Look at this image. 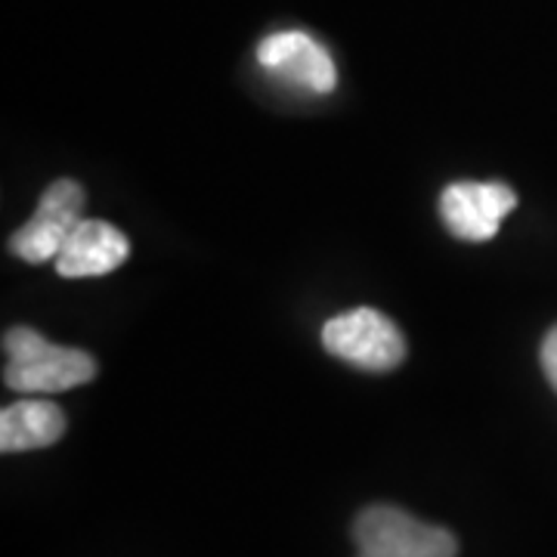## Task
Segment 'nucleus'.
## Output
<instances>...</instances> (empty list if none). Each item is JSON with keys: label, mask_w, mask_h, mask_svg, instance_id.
I'll return each instance as SVG.
<instances>
[{"label": "nucleus", "mask_w": 557, "mask_h": 557, "mask_svg": "<svg viewBox=\"0 0 557 557\" xmlns=\"http://www.w3.org/2000/svg\"><path fill=\"white\" fill-rule=\"evenodd\" d=\"M3 384L28 397L62 394L97 375V362L90 354L75 347H60L38 335L35 329H10L3 335Z\"/></svg>", "instance_id": "1"}, {"label": "nucleus", "mask_w": 557, "mask_h": 557, "mask_svg": "<svg viewBox=\"0 0 557 557\" xmlns=\"http://www.w3.org/2000/svg\"><path fill=\"white\" fill-rule=\"evenodd\" d=\"M357 557H456L458 542L449 530L421 523L394 505H372L354 523Z\"/></svg>", "instance_id": "2"}, {"label": "nucleus", "mask_w": 557, "mask_h": 557, "mask_svg": "<svg viewBox=\"0 0 557 557\" xmlns=\"http://www.w3.org/2000/svg\"><path fill=\"white\" fill-rule=\"evenodd\" d=\"M322 344L332 357L366 372H391L406 359V341L399 329L372 307L347 310L329 319L322 329Z\"/></svg>", "instance_id": "3"}, {"label": "nucleus", "mask_w": 557, "mask_h": 557, "mask_svg": "<svg viewBox=\"0 0 557 557\" xmlns=\"http://www.w3.org/2000/svg\"><path fill=\"white\" fill-rule=\"evenodd\" d=\"M84 189L75 180H57L40 196L38 211L10 239L13 255L25 263H47L60 258L69 236L84 220Z\"/></svg>", "instance_id": "4"}, {"label": "nucleus", "mask_w": 557, "mask_h": 557, "mask_svg": "<svg viewBox=\"0 0 557 557\" xmlns=\"http://www.w3.org/2000/svg\"><path fill=\"white\" fill-rule=\"evenodd\" d=\"M515 205L518 196L505 183H453L440 196V218L456 239L490 242Z\"/></svg>", "instance_id": "5"}, {"label": "nucleus", "mask_w": 557, "mask_h": 557, "mask_svg": "<svg viewBox=\"0 0 557 557\" xmlns=\"http://www.w3.org/2000/svg\"><path fill=\"white\" fill-rule=\"evenodd\" d=\"M260 69L270 75L298 84L310 94H332L338 84V69L329 50L307 32H276L260 40Z\"/></svg>", "instance_id": "6"}, {"label": "nucleus", "mask_w": 557, "mask_h": 557, "mask_svg": "<svg viewBox=\"0 0 557 557\" xmlns=\"http://www.w3.org/2000/svg\"><path fill=\"white\" fill-rule=\"evenodd\" d=\"M127 255H131V245L119 226H112L106 220L84 218L53 263H57L60 276L90 278L119 270Z\"/></svg>", "instance_id": "7"}, {"label": "nucleus", "mask_w": 557, "mask_h": 557, "mask_svg": "<svg viewBox=\"0 0 557 557\" xmlns=\"http://www.w3.org/2000/svg\"><path fill=\"white\" fill-rule=\"evenodd\" d=\"M65 434V416L50 399H20L0 412V449L28 453L53 446Z\"/></svg>", "instance_id": "8"}, {"label": "nucleus", "mask_w": 557, "mask_h": 557, "mask_svg": "<svg viewBox=\"0 0 557 557\" xmlns=\"http://www.w3.org/2000/svg\"><path fill=\"white\" fill-rule=\"evenodd\" d=\"M542 372L557 391V325L542 341Z\"/></svg>", "instance_id": "9"}]
</instances>
